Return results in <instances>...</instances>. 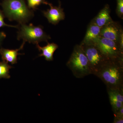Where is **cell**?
Here are the masks:
<instances>
[{"label":"cell","instance_id":"obj_1","mask_svg":"<svg viewBox=\"0 0 123 123\" xmlns=\"http://www.w3.org/2000/svg\"><path fill=\"white\" fill-rule=\"evenodd\" d=\"M107 89L123 90V62L108 61L95 74Z\"/></svg>","mask_w":123,"mask_h":123},{"label":"cell","instance_id":"obj_2","mask_svg":"<svg viewBox=\"0 0 123 123\" xmlns=\"http://www.w3.org/2000/svg\"><path fill=\"white\" fill-rule=\"evenodd\" d=\"M1 6L5 17L9 21L26 23L34 17L33 11L27 6L24 0H4Z\"/></svg>","mask_w":123,"mask_h":123},{"label":"cell","instance_id":"obj_3","mask_svg":"<svg viewBox=\"0 0 123 123\" xmlns=\"http://www.w3.org/2000/svg\"><path fill=\"white\" fill-rule=\"evenodd\" d=\"M66 65L77 78L91 74L88 58L80 44L74 47Z\"/></svg>","mask_w":123,"mask_h":123},{"label":"cell","instance_id":"obj_4","mask_svg":"<svg viewBox=\"0 0 123 123\" xmlns=\"http://www.w3.org/2000/svg\"><path fill=\"white\" fill-rule=\"evenodd\" d=\"M18 29L17 39L23 40L24 42L37 44L40 42L48 43L51 38L47 34L41 25L37 26L32 24L27 25L26 23L19 24Z\"/></svg>","mask_w":123,"mask_h":123},{"label":"cell","instance_id":"obj_5","mask_svg":"<svg viewBox=\"0 0 123 123\" xmlns=\"http://www.w3.org/2000/svg\"><path fill=\"white\" fill-rule=\"evenodd\" d=\"M91 44L97 46L108 60L123 62V50L118 43L99 36Z\"/></svg>","mask_w":123,"mask_h":123},{"label":"cell","instance_id":"obj_6","mask_svg":"<svg viewBox=\"0 0 123 123\" xmlns=\"http://www.w3.org/2000/svg\"><path fill=\"white\" fill-rule=\"evenodd\" d=\"M88 58L91 74L94 75L108 60L100 50L94 44H80Z\"/></svg>","mask_w":123,"mask_h":123},{"label":"cell","instance_id":"obj_7","mask_svg":"<svg viewBox=\"0 0 123 123\" xmlns=\"http://www.w3.org/2000/svg\"><path fill=\"white\" fill-rule=\"evenodd\" d=\"M100 36L114 41L120 45V40L123 37V28L119 23L113 21L101 27Z\"/></svg>","mask_w":123,"mask_h":123},{"label":"cell","instance_id":"obj_8","mask_svg":"<svg viewBox=\"0 0 123 123\" xmlns=\"http://www.w3.org/2000/svg\"><path fill=\"white\" fill-rule=\"evenodd\" d=\"M50 8L47 11H43V15L47 18L49 23L56 25L65 18V14L63 9L60 5L59 7L53 6L51 4L48 3Z\"/></svg>","mask_w":123,"mask_h":123},{"label":"cell","instance_id":"obj_9","mask_svg":"<svg viewBox=\"0 0 123 123\" xmlns=\"http://www.w3.org/2000/svg\"><path fill=\"white\" fill-rule=\"evenodd\" d=\"M101 27L91 21L88 27L86 35L81 44H92L100 36Z\"/></svg>","mask_w":123,"mask_h":123},{"label":"cell","instance_id":"obj_10","mask_svg":"<svg viewBox=\"0 0 123 123\" xmlns=\"http://www.w3.org/2000/svg\"><path fill=\"white\" fill-rule=\"evenodd\" d=\"M25 42L23 41L22 44L18 49L10 50L6 49L0 48V55L3 61L6 62L13 64L17 63V56L18 55H22L18 53V51L22 50L24 47Z\"/></svg>","mask_w":123,"mask_h":123},{"label":"cell","instance_id":"obj_11","mask_svg":"<svg viewBox=\"0 0 123 123\" xmlns=\"http://www.w3.org/2000/svg\"><path fill=\"white\" fill-rule=\"evenodd\" d=\"M110 12L111 10L109 6L106 5L91 21L101 28L113 21V20L110 16Z\"/></svg>","mask_w":123,"mask_h":123},{"label":"cell","instance_id":"obj_12","mask_svg":"<svg viewBox=\"0 0 123 123\" xmlns=\"http://www.w3.org/2000/svg\"><path fill=\"white\" fill-rule=\"evenodd\" d=\"M47 43V44L44 47H40L37 44H36V47L40 52H42V53L39 55V56H43L47 61H52L53 60L54 52L58 48L59 46L54 43Z\"/></svg>","mask_w":123,"mask_h":123},{"label":"cell","instance_id":"obj_13","mask_svg":"<svg viewBox=\"0 0 123 123\" xmlns=\"http://www.w3.org/2000/svg\"><path fill=\"white\" fill-rule=\"evenodd\" d=\"M12 67L8 64V62L3 61L0 62V79H9L10 76L9 70Z\"/></svg>","mask_w":123,"mask_h":123},{"label":"cell","instance_id":"obj_14","mask_svg":"<svg viewBox=\"0 0 123 123\" xmlns=\"http://www.w3.org/2000/svg\"><path fill=\"white\" fill-rule=\"evenodd\" d=\"M110 100H113L123 102V90L107 89Z\"/></svg>","mask_w":123,"mask_h":123},{"label":"cell","instance_id":"obj_15","mask_svg":"<svg viewBox=\"0 0 123 123\" xmlns=\"http://www.w3.org/2000/svg\"><path fill=\"white\" fill-rule=\"evenodd\" d=\"M27 1L28 7L33 10L37 8V7L43 3L48 4V3L45 2L44 0H27Z\"/></svg>","mask_w":123,"mask_h":123},{"label":"cell","instance_id":"obj_16","mask_svg":"<svg viewBox=\"0 0 123 123\" xmlns=\"http://www.w3.org/2000/svg\"><path fill=\"white\" fill-rule=\"evenodd\" d=\"M117 7L116 12L118 17L123 19V0H117Z\"/></svg>","mask_w":123,"mask_h":123},{"label":"cell","instance_id":"obj_17","mask_svg":"<svg viewBox=\"0 0 123 123\" xmlns=\"http://www.w3.org/2000/svg\"><path fill=\"white\" fill-rule=\"evenodd\" d=\"M110 103L112 106V110L114 113L116 112L123 106V102L115 100H110Z\"/></svg>","mask_w":123,"mask_h":123},{"label":"cell","instance_id":"obj_18","mask_svg":"<svg viewBox=\"0 0 123 123\" xmlns=\"http://www.w3.org/2000/svg\"><path fill=\"white\" fill-rule=\"evenodd\" d=\"M5 17V16L3 11L0 10V28L3 27L8 26L18 29V25H11L6 24L4 21Z\"/></svg>","mask_w":123,"mask_h":123},{"label":"cell","instance_id":"obj_19","mask_svg":"<svg viewBox=\"0 0 123 123\" xmlns=\"http://www.w3.org/2000/svg\"><path fill=\"white\" fill-rule=\"evenodd\" d=\"M115 117L120 118H123V106L120 108L116 112L114 113Z\"/></svg>","mask_w":123,"mask_h":123},{"label":"cell","instance_id":"obj_20","mask_svg":"<svg viewBox=\"0 0 123 123\" xmlns=\"http://www.w3.org/2000/svg\"><path fill=\"white\" fill-rule=\"evenodd\" d=\"M6 37V35L4 32H0V45L2 43L3 40Z\"/></svg>","mask_w":123,"mask_h":123},{"label":"cell","instance_id":"obj_21","mask_svg":"<svg viewBox=\"0 0 123 123\" xmlns=\"http://www.w3.org/2000/svg\"><path fill=\"white\" fill-rule=\"evenodd\" d=\"M114 123H123V118H119V117H114Z\"/></svg>","mask_w":123,"mask_h":123}]
</instances>
